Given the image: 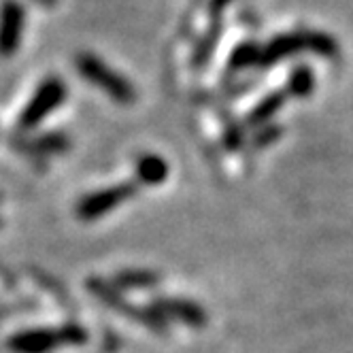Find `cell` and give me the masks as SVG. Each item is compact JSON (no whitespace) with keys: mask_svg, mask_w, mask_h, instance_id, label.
Segmentation results:
<instances>
[{"mask_svg":"<svg viewBox=\"0 0 353 353\" xmlns=\"http://www.w3.org/2000/svg\"><path fill=\"white\" fill-rule=\"evenodd\" d=\"M151 309H156L164 319H176L190 327H203L209 321L207 311L198 302L188 298H170V296L156 298Z\"/></svg>","mask_w":353,"mask_h":353,"instance_id":"7","label":"cell"},{"mask_svg":"<svg viewBox=\"0 0 353 353\" xmlns=\"http://www.w3.org/2000/svg\"><path fill=\"white\" fill-rule=\"evenodd\" d=\"M66 96H68V88L60 77H47L45 81H41V85L30 98V103L23 107L19 115V128L23 130L37 128V125L43 123L58 107L64 105Z\"/></svg>","mask_w":353,"mask_h":353,"instance_id":"4","label":"cell"},{"mask_svg":"<svg viewBox=\"0 0 353 353\" xmlns=\"http://www.w3.org/2000/svg\"><path fill=\"white\" fill-rule=\"evenodd\" d=\"M288 100V94L285 92H270L268 96H264L260 103L251 109L245 117V128H262L266 125L274 115L276 111H281V107L285 105Z\"/></svg>","mask_w":353,"mask_h":353,"instance_id":"9","label":"cell"},{"mask_svg":"<svg viewBox=\"0 0 353 353\" xmlns=\"http://www.w3.org/2000/svg\"><path fill=\"white\" fill-rule=\"evenodd\" d=\"M74 68L79 70V74L88 83L103 90L115 103L132 105L137 100V88L132 85V81H128L123 74L111 68L103 58L94 54H79L77 60H74Z\"/></svg>","mask_w":353,"mask_h":353,"instance_id":"2","label":"cell"},{"mask_svg":"<svg viewBox=\"0 0 353 353\" xmlns=\"http://www.w3.org/2000/svg\"><path fill=\"white\" fill-rule=\"evenodd\" d=\"M160 283V274L147 268H125L113 276V285L121 290H151Z\"/></svg>","mask_w":353,"mask_h":353,"instance_id":"10","label":"cell"},{"mask_svg":"<svg viewBox=\"0 0 353 353\" xmlns=\"http://www.w3.org/2000/svg\"><path fill=\"white\" fill-rule=\"evenodd\" d=\"M315 90V74L309 66L300 64L296 66L290 77H288V90L285 94L288 96H294V98H309Z\"/></svg>","mask_w":353,"mask_h":353,"instance_id":"13","label":"cell"},{"mask_svg":"<svg viewBox=\"0 0 353 353\" xmlns=\"http://www.w3.org/2000/svg\"><path fill=\"white\" fill-rule=\"evenodd\" d=\"M219 37H221V21L215 19L209 26V30L203 37H200V41L196 43V52H194V58H192V66L194 68L207 66V62L211 60V56L215 54V49H217Z\"/></svg>","mask_w":353,"mask_h":353,"instance_id":"12","label":"cell"},{"mask_svg":"<svg viewBox=\"0 0 353 353\" xmlns=\"http://www.w3.org/2000/svg\"><path fill=\"white\" fill-rule=\"evenodd\" d=\"M134 194H137L134 183H117L111 188L96 190V192L85 194L79 200L77 207H74V213H77V217L83 221H96L100 217L109 215L119 205H123L125 200L134 198Z\"/></svg>","mask_w":353,"mask_h":353,"instance_id":"5","label":"cell"},{"mask_svg":"<svg viewBox=\"0 0 353 353\" xmlns=\"http://www.w3.org/2000/svg\"><path fill=\"white\" fill-rule=\"evenodd\" d=\"M88 330L79 323H64L58 327H32L15 332L9 339L13 353H52L60 347H79L88 343Z\"/></svg>","mask_w":353,"mask_h":353,"instance_id":"1","label":"cell"},{"mask_svg":"<svg viewBox=\"0 0 353 353\" xmlns=\"http://www.w3.org/2000/svg\"><path fill=\"white\" fill-rule=\"evenodd\" d=\"M298 52H307V43H305V34H302V30L279 34V37L270 39L266 45H262L258 68H270L276 62L292 58Z\"/></svg>","mask_w":353,"mask_h":353,"instance_id":"8","label":"cell"},{"mask_svg":"<svg viewBox=\"0 0 353 353\" xmlns=\"http://www.w3.org/2000/svg\"><path fill=\"white\" fill-rule=\"evenodd\" d=\"M230 3H232V0H211V3H209V9H211L213 17L217 19V15H219L225 7H228Z\"/></svg>","mask_w":353,"mask_h":353,"instance_id":"19","label":"cell"},{"mask_svg":"<svg viewBox=\"0 0 353 353\" xmlns=\"http://www.w3.org/2000/svg\"><path fill=\"white\" fill-rule=\"evenodd\" d=\"M26 26V9L19 0L0 3V56H13L23 37Z\"/></svg>","mask_w":353,"mask_h":353,"instance_id":"6","label":"cell"},{"mask_svg":"<svg viewBox=\"0 0 353 353\" xmlns=\"http://www.w3.org/2000/svg\"><path fill=\"white\" fill-rule=\"evenodd\" d=\"M260 52H262V45L254 43V41H245L241 43L234 52L230 54V60H228V68L232 72H239V70H245V68H258V62H260Z\"/></svg>","mask_w":353,"mask_h":353,"instance_id":"14","label":"cell"},{"mask_svg":"<svg viewBox=\"0 0 353 353\" xmlns=\"http://www.w3.org/2000/svg\"><path fill=\"white\" fill-rule=\"evenodd\" d=\"M223 145L228 147V149H239L243 145V128H239V125H232V128L225 130Z\"/></svg>","mask_w":353,"mask_h":353,"instance_id":"18","label":"cell"},{"mask_svg":"<svg viewBox=\"0 0 353 353\" xmlns=\"http://www.w3.org/2000/svg\"><path fill=\"white\" fill-rule=\"evenodd\" d=\"M34 3L43 5V7H54L56 5V0H34Z\"/></svg>","mask_w":353,"mask_h":353,"instance_id":"20","label":"cell"},{"mask_svg":"<svg viewBox=\"0 0 353 353\" xmlns=\"http://www.w3.org/2000/svg\"><path fill=\"white\" fill-rule=\"evenodd\" d=\"M88 290L103 302V305H107L109 309L121 313L123 317H130L132 321L149 327L151 332L156 334H168V321L156 311V309H145V307H137L132 305V302H128L121 292L113 285V281H105L100 279V276H92V279H88Z\"/></svg>","mask_w":353,"mask_h":353,"instance_id":"3","label":"cell"},{"mask_svg":"<svg viewBox=\"0 0 353 353\" xmlns=\"http://www.w3.org/2000/svg\"><path fill=\"white\" fill-rule=\"evenodd\" d=\"M281 134H283V128H281V125H276V123H266V125H262V128H258V130L254 132V137H251V145H254L256 149L268 147L270 143H274Z\"/></svg>","mask_w":353,"mask_h":353,"instance_id":"17","label":"cell"},{"mask_svg":"<svg viewBox=\"0 0 353 353\" xmlns=\"http://www.w3.org/2000/svg\"><path fill=\"white\" fill-rule=\"evenodd\" d=\"M307 43V52H313L321 58H336L339 56V43L334 37L319 32V30H302Z\"/></svg>","mask_w":353,"mask_h":353,"instance_id":"15","label":"cell"},{"mask_svg":"<svg viewBox=\"0 0 353 353\" xmlns=\"http://www.w3.org/2000/svg\"><path fill=\"white\" fill-rule=\"evenodd\" d=\"M168 176V164L156 154H145L137 160V179L145 185H160Z\"/></svg>","mask_w":353,"mask_h":353,"instance_id":"11","label":"cell"},{"mask_svg":"<svg viewBox=\"0 0 353 353\" xmlns=\"http://www.w3.org/2000/svg\"><path fill=\"white\" fill-rule=\"evenodd\" d=\"M68 147L70 139L64 132H49L30 143V149L39 151V154H62V151H68Z\"/></svg>","mask_w":353,"mask_h":353,"instance_id":"16","label":"cell"}]
</instances>
